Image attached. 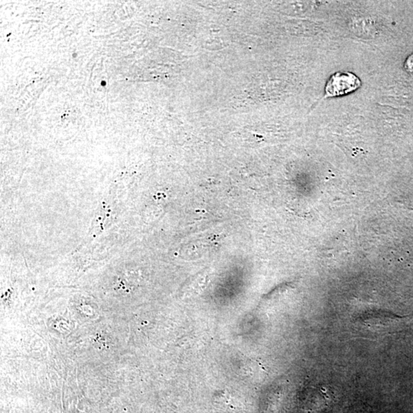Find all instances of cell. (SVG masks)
<instances>
[{"instance_id": "1", "label": "cell", "mask_w": 413, "mask_h": 413, "mask_svg": "<svg viewBox=\"0 0 413 413\" xmlns=\"http://www.w3.org/2000/svg\"><path fill=\"white\" fill-rule=\"evenodd\" d=\"M361 85L357 76L351 72H337L330 77L325 86L327 97L342 96L354 91Z\"/></svg>"}, {"instance_id": "2", "label": "cell", "mask_w": 413, "mask_h": 413, "mask_svg": "<svg viewBox=\"0 0 413 413\" xmlns=\"http://www.w3.org/2000/svg\"><path fill=\"white\" fill-rule=\"evenodd\" d=\"M362 319H363L364 323L369 324L370 325L373 324H377V325L385 326L386 324H390L393 321H397L398 319H400L399 317L395 316L392 314H389L387 316H385V314L381 315V316H373V315H368V316H363Z\"/></svg>"}, {"instance_id": "3", "label": "cell", "mask_w": 413, "mask_h": 413, "mask_svg": "<svg viewBox=\"0 0 413 413\" xmlns=\"http://www.w3.org/2000/svg\"><path fill=\"white\" fill-rule=\"evenodd\" d=\"M406 68L410 72L413 73V55H412L406 62Z\"/></svg>"}]
</instances>
